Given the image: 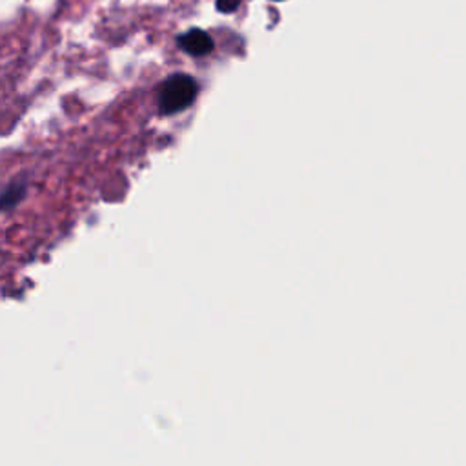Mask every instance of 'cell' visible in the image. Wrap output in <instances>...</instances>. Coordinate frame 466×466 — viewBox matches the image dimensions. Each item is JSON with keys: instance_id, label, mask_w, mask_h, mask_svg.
Here are the masks:
<instances>
[{"instance_id": "1", "label": "cell", "mask_w": 466, "mask_h": 466, "mask_svg": "<svg viewBox=\"0 0 466 466\" xmlns=\"http://www.w3.org/2000/svg\"><path fill=\"white\" fill-rule=\"evenodd\" d=\"M198 93L197 82L189 75H171L162 86L158 93V107L164 115L178 113L189 107Z\"/></svg>"}, {"instance_id": "2", "label": "cell", "mask_w": 466, "mask_h": 466, "mask_svg": "<svg viewBox=\"0 0 466 466\" xmlns=\"http://www.w3.org/2000/svg\"><path fill=\"white\" fill-rule=\"evenodd\" d=\"M177 44H178V47L182 51H186L191 56L209 55L213 51V47H215L213 38L204 29H198V27H193V29L178 35L177 36Z\"/></svg>"}, {"instance_id": "3", "label": "cell", "mask_w": 466, "mask_h": 466, "mask_svg": "<svg viewBox=\"0 0 466 466\" xmlns=\"http://www.w3.org/2000/svg\"><path fill=\"white\" fill-rule=\"evenodd\" d=\"M25 189H27V184L25 180H13L5 189L4 193L0 195V209H11L15 208L24 197H25Z\"/></svg>"}, {"instance_id": "4", "label": "cell", "mask_w": 466, "mask_h": 466, "mask_svg": "<svg viewBox=\"0 0 466 466\" xmlns=\"http://www.w3.org/2000/svg\"><path fill=\"white\" fill-rule=\"evenodd\" d=\"M240 2L242 0H217L215 5H217V11L228 15V13H235L237 7L240 5Z\"/></svg>"}, {"instance_id": "5", "label": "cell", "mask_w": 466, "mask_h": 466, "mask_svg": "<svg viewBox=\"0 0 466 466\" xmlns=\"http://www.w3.org/2000/svg\"><path fill=\"white\" fill-rule=\"evenodd\" d=\"M273 2H280V0H273Z\"/></svg>"}]
</instances>
